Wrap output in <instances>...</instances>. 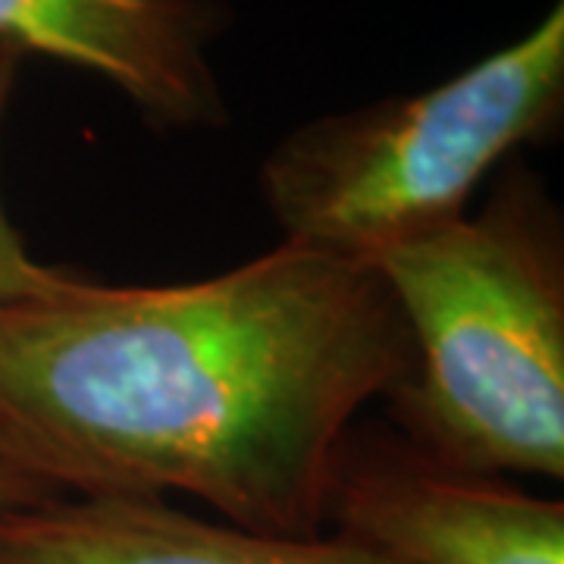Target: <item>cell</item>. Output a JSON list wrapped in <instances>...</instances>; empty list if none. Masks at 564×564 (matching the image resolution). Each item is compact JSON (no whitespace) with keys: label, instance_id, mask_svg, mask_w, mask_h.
I'll return each mask as SVG.
<instances>
[{"label":"cell","instance_id":"cell-5","mask_svg":"<svg viewBox=\"0 0 564 564\" xmlns=\"http://www.w3.org/2000/svg\"><path fill=\"white\" fill-rule=\"evenodd\" d=\"M226 29V0H0V47L98 76L166 132L229 126L207 57Z\"/></svg>","mask_w":564,"mask_h":564},{"label":"cell","instance_id":"cell-6","mask_svg":"<svg viewBox=\"0 0 564 564\" xmlns=\"http://www.w3.org/2000/svg\"><path fill=\"white\" fill-rule=\"evenodd\" d=\"M3 564H399L339 533L280 536L166 499H47L0 511Z\"/></svg>","mask_w":564,"mask_h":564},{"label":"cell","instance_id":"cell-7","mask_svg":"<svg viewBox=\"0 0 564 564\" xmlns=\"http://www.w3.org/2000/svg\"><path fill=\"white\" fill-rule=\"evenodd\" d=\"M20 63L22 57H17L7 47H0V126H3V113H7V104H10L13 85H17ZM66 273L69 270H61V267H51V263H41L32 258L29 245L20 236V229L10 223L7 210H3V198H0V307L54 289Z\"/></svg>","mask_w":564,"mask_h":564},{"label":"cell","instance_id":"cell-2","mask_svg":"<svg viewBox=\"0 0 564 564\" xmlns=\"http://www.w3.org/2000/svg\"><path fill=\"white\" fill-rule=\"evenodd\" d=\"M373 267L411 339L389 426L452 467L564 480V223L545 182L511 158L480 210Z\"/></svg>","mask_w":564,"mask_h":564},{"label":"cell","instance_id":"cell-3","mask_svg":"<svg viewBox=\"0 0 564 564\" xmlns=\"http://www.w3.org/2000/svg\"><path fill=\"white\" fill-rule=\"evenodd\" d=\"M564 113V7L440 85L326 113L261 163L282 242L343 261L383 254L462 220L486 176L549 141Z\"/></svg>","mask_w":564,"mask_h":564},{"label":"cell","instance_id":"cell-1","mask_svg":"<svg viewBox=\"0 0 564 564\" xmlns=\"http://www.w3.org/2000/svg\"><path fill=\"white\" fill-rule=\"evenodd\" d=\"M408 370L370 263L280 242L176 285L69 270L0 307V477L20 505L188 496L314 536L345 433Z\"/></svg>","mask_w":564,"mask_h":564},{"label":"cell","instance_id":"cell-8","mask_svg":"<svg viewBox=\"0 0 564 564\" xmlns=\"http://www.w3.org/2000/svg\"><path fill=\"white\" fill-rule=\"evenodd\" d=\"M7 508H20V496H17V492L10 489V484L0 477V511H7Z\"/></svg>","mask_w":564,"mask_h":564},{"label":"cell","instance_id":"cell-4","mask_svg":"<svg viewBox=\"0 0 564 564\" xmlns=\"http://www.w3.org/2000/svg\"><path fill=\"white\" fill-rule=\"evenodd\" d=\"M323 530L399 564H564V502L355 423L329 470Z\"/></svg>","mask_w":564,"mask_h":564}]
</instances>
